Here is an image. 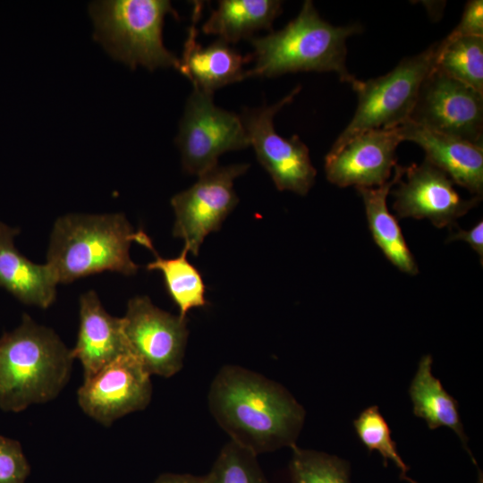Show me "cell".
<instances>
[{
	"label": "cell",
	"instance_id": "obj_1",
	"mask_svg": "<svg viewBox=\"0 0 483 483\" xmlns=\"http://www.w3.org/2000/svg\"><path fill=\"white\" fill-rule=\"evenodd\" d=\"M208 403L230 440L257 456L295 445L306 415L284 386L231 364L213 378Z\"/></svg>",
	"mask_w": 483,
	"mask_h": 483
},
{
	"label": "cell",
	"instance_id": "obj_2",
	"mask_svg": "<svg viewBox=\"0 0 483 483\" xmlns=\"http://www.w3.org/2000/svg\"><path fill=\"white\" fill-rule=\"evenodd\" d=\"M132 242L153 246L146 233L135 232L123 214H69L55 222L46 264L58 284L105 271L131 275L139 268L130 257Z\"/></svg>",
	"mask_w": 483,
	"mask_h": 483
},
{
	"label": "cell",
	"instance_id": "obj_3",
	"mask_svg": "<svg viewBox=\"0 0 483 483\" xmlns=\"http://www.w3.org/2000/svg\"><path fill=\"white\" fill-rule=\"evenodd\" d=\"M73 360L51 328L23 314L21 325L0 337V408L19 412L54 400L70 379Z\"/></svg>",
	"mask_w": 483,
	"mask_h": 483
},
{
	"label": "cell",
	"instance_id": "obj_4",
	"mask_svg": "<svg viewBox=\"0 0 483 483\" xmlns=\"http://www.w3.org/2000/svg\"><path fill=\"white\" fill-rule=\"evenodd\" d=\"M362 31L360 24L334 26L323 20L311 1L284 29L250 38L254 66L245 78L274 77L297 72H334L351 86L356 78L346 66L349 37Z\"/></svg>",
	"mask_w": 483,
	"mask_h": 483
},
{
	"label": "cell",
	"instance_id": "obj_5",
	"mask_svg": "<svg viewBox=\"0 0 483 483\" xmlns=\"http://www.w3.org/2000/svg\"><path fill=\"white\" fill-rule=\"evenodd\" d=\"M177 17L166 0H106L93 2L89 14L94 22V39L115 60L135 69L150 71L174 67L179 58L163 43L166 14Z\"/></svg>",
	"mask_w": 483,
	"mask_h": 483
},
{
	"label": "cell",
	"instance_id": "obj_6",
	"mask_svg": "<svg viewBox=\"0 0 483 483\" xmlns=\"http://www.w3.org/2000/svg\"><path fill=\"white\" fill-rule=\"evenodd\" d=\"M439 41L402 59L391 72L352 85L357 94L355 114L330 150L372 130L396 128L410 119L421 83L434 68Z\"/></svg>",
	"mask_w": 483,
	"mask_h": 483
},
{
	"label": "cell",
	"instance_id": "obj_7",
	"mask_svg": "<svg viewBox=\"0 0 483 483\" xmlns=\"http://www.w3.org/2000/svg\"><path fill=\"white\" fill-rule=\"evenodd\" d=\"M176 143L183 169L198 176L217 165L222 154L250 146L241 116L216 106L212 93L195 89L187 100Z\"/></svg>",
	"mask_w": 483,
	"mask_h": 483
},
{
	"label": "cell",
	"instance_id": "obj_8",
	"mask_svg": "<svg viewBox=\"0 0 483 483\" xmlns=\"http://www.w3.org/2000/svg\"><path fill=\"white\" fill-rule=\"evenodd\" d=\"M297 86L288 95L271 106L243 111L241 119L250 146H252L260 165L271 176L279 191L306 195L315 182L317 171L311 164L309 148L294 135L280 136L273 120L277 112L290 104L300 92Z\"/></svg>",
	"mask_w": 483,
	"mask_h": 483
},
{
	"label": "cell",
	"instance_id": "obj_9",
	"mask_svg": "<svg viewBox=\"0 0 483 483\" xmlns=\"http://www.w3.org/2000/svg\"><path fill=\"white\" fill-rule=\"evenodd\" d=\"M129 352L150 375L171 377L183 365L186 318L160 309L147 296L131 298L122 318Z\"/></svg>",
	"mask_w": 483,
	"mask_h": 483
},
{
	"label": "cell",
	"instance_id": "obj_10",
	"mask_svg": "<svg viewBox=\"0 0 483 483\" xmlns=\"http://www.w3.org/2000/svg\"><path fill=\"white\" fill-rule=\"evenodd\" d=\"M248 164L216 165L199 175L189 189L171 199L175 220L173 235L184 242V248L198 256L206 236L220 229L238 203L234 180L246 173Z\"/></svg>",
	"mask_w": 483,
	"mask_h": 483
},
{
	"label": "cell",
	"instance_id": "obj_11",
	"mask_svg": "<svg viewBox=\"0 0 483 483\" xmlns=\"http://www.w3.org/2000/svg\"><path fill=\"white\" fill-rule=\"evenodd\" d=\"M409 121L483 147V93L432 69Z\"/></svg>",
	"mask_w": 483,
	"mask_h": 483
},
{
	"label": "cell",
	"instance_id": "obj_12",
	"mask_svg": "<svg viewBox=\"0 0 483 483\" xmlns=\"http://www.w3.org/2000/svg\"><path fill=\"white\" fill-rule=\"evenodd\" d=\"M150 377L133 355L123 354L83 379L77 393L78 403L89 417L109 427L148 405L152 396Z\"/></svg>",
	"mask_w": 483,
	"mask_h": 483
},
{
	"label": "cell",
	"instance_id": "obj_13",
	"mask_svg": "<svg viewBox=\"0 0 483 483\" xmlns=\"http://www.w3.org/2000/svg\"><path fill=\"white\" fill-rule=\"evenodd\" d=\"M404 175L392 192L393 208L399 218H427L437 228L451 227L455 220L475 207L481 198L462 199L453 182L442 170L425 159L405 167Z\"/></svg>",
	"mask_w": 483,
	"mask_h": 483
},
{
	"label": "cell",
	"instance_id": "obj_14",
	"mask_svg": "<svg viewBox=\"0 0 483 483\" xmlns=\"http://www.w3.org/2000/svg\"><path fill=\"white\" fill-rule=\"evenodd\" d=\"M402 139L395 128L358 134L325 158L327 180L339 187H378L396 165L395 151Z\"/></svg>",
	"mask_w": 483,
	"mask_h": 483
},
{
	"label": "cell",
	"instance_id": "obj_15",
	"mask_svg": "<svg viewBox=\"0 0 483 483\" xmlns=\"http://www.w3.org/2000/svg\"><path fill=\"white\" fill-rule=\"evenodd\" d=\"M402 140L418 144L425 159L476 197L483 193V147L406 121L395 128Z\"/></svg>",
	"mask_w": 483,
	"mask_h": 483
},
{
	"label": "cell",
	"instance_id": "obj_16",
	"mask_svg": "<svg viewBox=\"0 0 483 483\" xmlns=\"http://www.w3.org/2000/svg\"><path fill=\"white\" fill-rule=\"evenodd\" d=\"M71 352L72 358L80 360L84 378L118 357L130 353L122 318L111 316L94 291H89L80 298L79 331Z\"/></svg>",
	"mask_w": 483,
	"mask_h": 483
},
{
	"label": "cell",
	"instance_id": "obj_17",
	"mask_svg": "<svg viewBox=\"0 0 483 483\" xmlns=\"http://www.w3.org/2000/svg\"><path fill=\"white\" fill-rule=\"evenodd\" d=\"M201 11L202 4L196 2L177 70L190 80L193 89L213 94L219 88L246 79L243 65L249 57L219 38L208 47L198 43L196 24Z\"/></svg>",
	"mask_w": 483,
	"mask_h": 483
},
{
	"label": "cell",
	"instance_id": "obj_18",
	"mask_svg": "<svg viewBox=\"0 0 483 483\" xmlns=\"http://www.w3.org/2000/svg\"><path fill=\"white\" fill-rule=\"evenodd\" d=\"M19 229L0 222V287L27 305L50 307L58 284L47 264L33 263L21 254L13 243Z\"/></svg>",
	"mask_w": 483,
	"mask_h": 483
},
{
	"label": "cell",
	"instance_id": "obj_19",
	"mask_svg": "<svg viewBox=\"0 0 483 483\" xmlns=\"http://www.w3.org/2000/svg\"><path fill=\"white\" fill-rule=\"evenodd\" d=\"M405 167L396 165L390 181L378 187L358 188L366 210L369 227L377 245L386 258L399 270L415 275L416 260L406 244L400 225L387 209L386 198L394 184L403 176Z\"/></svg>",
	"mask_w": 483,
	"mask_h": 483
},
{
	"label": "cell",
	"instance_id": "obj_20",
	"mask_svg": "<svg viewBox=\"0 0 483 483\" xmlns=\"http://www.w3.org/2000/svg\"><path fill=\"white\" fill-rule=\"evenodd\" d=\"M432 357H421L417 372L410 385L409 395L413 404V413L423 419L430 429L447 427L454 431L466 451L474 461L467 443L468 438L458 411L457 401L443 387L432 374Z\"/></svg>",
	"mask_w": 483,
	"mask_h": 483
},
{
	"label": "cell",
	"instance_id": "obj_21",
	"mask_svg": "<svg viewBox=\"0 0 483 483\" xmlns=\"http://www.w3.org/2000/svg\"><path fill=\"white\" fill-rule=\"evenodd\" d=\"M281 12L282 2L277 0H223L202 25V30L226 43H235L257 30H269Z\"/></svg>",
	"mask_w": 483,
	"mask_h": 483
},
{
	"label": "cell",
	"instance_id": "obj_22",
	"mask_svg": "<svg viewBox=\"0 0 483 483\" xmlns=\"http://www.w3.org/2000/svg\"><path fill=\"white\" fill-rule=\"evenodd\" d=\"M149 250L155 260L147 265V269L161 272L166 292L178 307L181 318H186L194 308L208 305L204 281L199 271L187 259V249L183 247L178 257L171 258L159 257L154 246Z\"/></svg>",
	"mask_w": 483,
	"mask_h": 483
},
{
	"label": "cell",
	"instance_id": "obj_23",
	"mask_svg": "<svg viewBox=\"0 0 483 483\" xmlns=\"http://www.w3.org/2000/svg\"><path fill=\"white\" fill-rule=\"evenodd\" d=\"M434 69L483 93V37L439 41Z\"/></svg>",
	"mask_w": 483,
	"mask_h": 483
},
{
	"label": "cell",
	"instance_id": "obj_24",
	"mask_svg": "<svg viewBox=\"0 0 483 483\" xmlns=\"http://www.w3.org/2000/svg\"><path fill=\"white\" fill-rule=\"evenodd\" d=\"M291 449V483H350V465L346 461L296 445Z\"/></svg>",
	"mask_w": 483,
	"mask_h": 483
},
{
	"label": "cell",
	"instance_id": "obj_25",
	"mask_svg": "<svg viewBox=\"0 0 483 483\" xmlns=\"http://www.w3.org/2000/svg\"><path fill=\"white\" fill-rule=\"evenodd\" d=\"M353 426L359 439L369 452L377 451L385 465H387L388 461L394 462L401 470L402 479L416 483L407 477L409 467L398 453L396 443L392 439L391 429L377 406H369L363 410L354 419Z\"/></svg>",
	"mask_w": 483,
	"mask_h": 483
},
{
	"label": "cell",
	"instance_id": "obj_26",
	"mask_svg": "<svg viewBox=\"0 0 483 483\" xmlns=\"http://www.w3.org/2000/svg\"><path fill=\"white\" fill-rule=\"evenodd\" d=\"M257 455L233 441L226 443L207 474L208 483H268Z\"/></svg>",
	"mask_w": 483,
	"mask_h": 483
},
{
	"label": "cell",
	"instance_id": "obj_27",
	"mask_svg": "<svg viewBox=\"0 0 483 483\" xmlns=\"http://www.w3.org/2000/svg\"><path fill=\"white\" fill-rule=\"evenodd\" d=\"M30 473L21 444L0 436V483H25Z\"/></svg>",
	"mask_w": 483,
	"mask_h": 483
},
{
	"label": "cell",
	"instance_id": "obj_28",
	"mask_svg": "<svg viewBox=\"0 0 483 483\" xmlns=\"http://www.w3.org/2000/svg\"><path fill=\"white\" fill-rule=\"evenodd\" d=\"M483 37V1L470 0L466 3L462 18L447 38Z\"/></svg>",
	"mask_w": 483,
	"mask_h": 483
},
{
	"label": "cell",
	"instance_id": "obj_29",
	"mask_svg": "<svg viewBox=\"0 0 483 483\" xmlns=\"http://www.w3.org/2000/svg\"><path fill=\"white\" fill-rule=\"evenodd\" d=\"M448 242L463 241L467 242L480 257V264L483 261V221H479L470 230H462L457 227L456 232H451Z\"/></svg>",
	"mask_w": 483,
	"mask_h": 483
},
{
	"label": "cell",
	"instance_id": "obj_30",
	"mask_svg": "<svg viewBox=\"0 0 483 483\" xmlns=\"http://www.w3.org/2000/svg\"><path fill=\"white\" fill-rule=\"evenodd\" d=\"M153 483H208V476H195L189 473H163Z\"/></svg>",
	"mask_w": 483,
	"mask_h": 483
}]
</instances>
